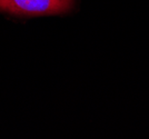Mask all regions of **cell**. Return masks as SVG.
Wrapping results in <instances>:
<instances>
[{"label": "cell", "instance_id": "1", "mask_svg": "<svg viewBox=\"0 0 149 139\" xmlns=\"http://www.w3.org/2000/svg\"><path fill=\"white\" fill-rule=\"evenodd\" d=\"M74 0H0V11L18 16L59 15L69 11Z\"/></svg>", "mask_w": 149, "mask_h": 139}]
</instances>
